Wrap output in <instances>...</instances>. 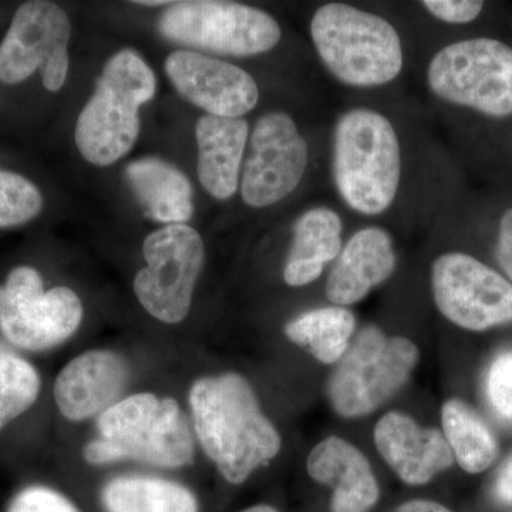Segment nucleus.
I'll return each mask as SVG.
<instances>
[{
	"label": "nucleus",
	"mask_w": 512,
	"mask_h": 512,
	"mask_svg": "<svg viewBox=\"0 0 512 512\" xmlns=\"http://www.w3.org/2000/svg\"><path fill=\"white\" fill-rule=\"evenodd\" d=\"M43 198L23 175L0 170V228L25 224L42 211Z\"/></svg>",
	"instance_id": "a878e982"
},
{
	"label": "nucleus",
	"mask_w": 512,
	"mask_h": 512,
	"mask_svg": "<svg viewBox=\"0 0 512 512\" xmlns=\"http://www.w3.org/2000/svg\"><path fill=\"white\" fill-rule=\"evenodd\" d=\"M396 262L389 232L379 227L360 229L340 251L326 281V296L336 306L355 305L392 276Z\"/></svg>",
	"instance_id": "a211bd4d"
},
{
	"label": "nucleus",
	"mask_w": 512,
	"mask_h": 512,
	"mask_svg": "<svg viewBox=\"0 0 512 512\" xmlns=\"http://www.w3.org/2000/svg\"><path fill=\"white\" fill-rule=\"evenodd\" d=\"M431 289L441 315L460 328L483 332L512 323L511 282L474 256H439L431 268Z\"/></svg>",
	"instance_id": "f8f14e48"
},
{
	"label": "nucleus",
	"mask_w": 512,
	"mask_h": 512,
	"mask_svg": "<svg viewBox=\"0 0 512 512\" xmlns=\"http://www.w3.org/2000/svg\"><path fill=\"white\" fill-rule=\"evenodd\" d=\"M402 175L399 138L393 124L375 110L346 111L333 134V177L353 211L379 215L396 198Z\"/></svg>",
	"instance_id": "7ed1b4c3"
},
{
	"label": "nucleus",
	"mask_w": 512,
	"mask_h": 512,
	"mask_svg": "<svg viewBox=\"0 0 512 512\" xmlns=\"http://www.w3.org/2000/svg\"><path fill=\"white\" fill-rule=\"evenodd\" d=\"M127 180L153 220L184 224L192 217V187L177 167L156 157L141 158L126 168Z\"/></svg>",
	"instance_id": "412c9836"
},
{
	"label": "nucleus",
	"mask_w": 512,
	"mask_h": 512,
	"mask_svg": "<svg viewBox=\"0 0 512 512\" xmlns=\"http://www.w3.org/2000/svg\"><path fill=\"white\" fill-rule=\"evenodd\" d=\"M495 494L504 503H512V458L507 466L501 470L500 476L495 484Z\"/></svg>",
	"instance_id": "7c9ffc66"
},
{
	"label": "nucleus",
	"mask_w": 512,
	"mask_h": 512,
	"mask_svg": "<svg viewBox=\"0 0 512 512\" xmlns=\"http://www.w3.org/2000/svg\"><path fill=\"white\" fill-rule=\"evenodd\" d=\"M355 315L343 306L313 309L285 325L286 338L305 348L318 362L333 365L349 349Z\"/></svg>",
	"instance_id": "5701e85b"
},
{
	"label": "nucleus",
	"mask_w": 512,
	"mask_h": 512,
	"mask_svg": "<svg viewBox=\"0 0 512 512\" xmlns=\"http://www.w3.org/2000/svg\"><path fill=\"white\" fill-rule=\"evenodd\" d=\"M198 178L217 200H228L238 190L239 171L249 136L247 120L205 114L195 127Z\"/></svg>",
	"instance_id": "6ab92c4d"
},
{
	"label": "nucleus",
	"mask_w": 512,
	"mask_h": 512,
	"mask_svg": "<svg viewBox=\"0 0 512 512\" xmlns=\"http://www.w3.org/2000/svg\"><path fill=\"white\" fill-rule=\"evenodd\" d=\"M393 512H451L443 504L431 500H412L407 501L397 507Z\"/></svg>",
	"instance_id": "2f4dec72"
},
{
	"label": "nucleus",
	"mask_w": 512,
	"mask_h": 512,
	"mask_svg": "<svg viewBox=\"0 0 512 512\" xmlns=\"http://www.w3.org/2000/svg\"><path fill=\"white\" fill-rule=\"evenodd\" d=\"M6 512H80L62 493L45 487V485H32L23 488L10 501Z\"/></svg>",
	"instance_id": "bb28decb"
},
{
	"label": "nucleus",
	"mask_w": 512,
	"mask_h": 512,
	"mask_svg": "<svg viewBox=\"0 0 512 512\" xmlns=\"http://www.w3.org/2000/svg\"><path fill=\"white\" fill-rule=\"evenodd\" d=\"M311 36L320 60L348 86H383L402 72L399 33L382 16L346 3H326L313 15Z\"/></svg>",
	"instance_id": "20e7f679"
},
{
	"label": "nucleus",
	"mask_w": 512,
	"mask_h": 512,
	"mask_svg": "<svg viewBox=\"0 0 512 512\" xmlns=\"http://www.w3.org/2000/svg\"><path fill=\"white\" fill-rule=\"evenodd\" d=\"M495 258L503 269L508 281L512 284V208L504 212L498 229L497 247Z\"/></svg>",
	"instance_id": "c756f323"
},
{
	"label": "nucleus",
	"mask_w": 512,
	"mask_h": 512,
	"mask_svg": "<svg viewBox=\"0 0 512 512\" xmlns=\"http://www.w3.org/2000/svg\"><path fill=\"white\" fill-rule=\"evenodd\" d=\"M308 161V143L292 117L284 111L265 114L251 134L242 198L255 208L285 200L301 184Z\"/></svg>",
	"instance_id": "ddd939ff"
},
{
	"label": "nucleus",
	"mask_w": 512,
	"mask_h": 512,
	"mask_svg": "<svg viewBox=\"0 0 512 512\" xmlns=\"http://www.w3.org/2000/svg\"><path fill=\"white\" fill-rule=\"evenodd\" d=\"M72 25L59 5L45 0L23 3L0 45V80L18 84L36 70L49 92H59L69 73Z\"/></svg>",
	"instance_id": "9b49d317"
},
{
	"label": "nucleus",
	"mask_w": 512,
	"mask_h": 512,
	"mask_svg": "<svg viewBox=\"0 0 512 512\" xmlns=\"http://www.w3.org/2000/svg\"><path fill=\"white\" fill-rule=\"evenodd\" d=\"M158 30L171 42L228 56L261 55L282 36L281 26L265 10L222 0L173 2Z\"/></svg>",
	"instance_id": "6e6552de"
},
{
	"label": "nucleus",
	"mask_w": 512,
	"mask_h": 512,
	"mask_svg": "<svg viewBox=\"0 0 512 512\" xmlns=\"http://www.w3.org/2000/svg\"><path fill=\"white\" fill-rule=\"evenodd\" d=\"M83 303L67 286L45 291L32 266H18L0 285V332L10 345L29 352L56 348L82 325Z\"/></svg>",
	"instance_id": "1a4fd4ad"
},
{
	"label": "nucleus",
	"mask_w": 512,
	"mask_h": 512,
	"mask_svg": "<svg viewBox=\"0 0 512 512\" xmlns=\"http://www.w3.org/2000/svg\"><path fill=\"white\" fill-rule=\"evenodd\" d=\"M239 512H279L275 507L269 504H256L252 507L245 508V510Z\"/></svg>",
	"instance_id": "473e14b6"
},
{
	"label": "nucleus",
	"mask_w": 512,
	"mask_h": 512,
	"mask_svg": "<svg viewBox=\"0 0 512 512\" xmlns=\"http://www.w3.org/2000/svg\"><path fill=\"white\" fill-rule=\"evenodd\" d=\"M153 70L133 50L111 57L76 124V146L89 163L107 167L126 156L140 133L138 110L156 94Z\"/></svg>",
	"instance_id": "39448f33"
},
{
	"label": "nucleus",
	"mask_w": 512,
	"mask_h": 512,
	"mask_svg": "<svg viewBox=\"0 0 512 512\" xmlns=\"http://www.w3.org/2000/svg\"><path fill=\"white\" fill-rule=\"evenodd\" d=\"M96 429L99 437L83 448L92 466L136 461L177 470L194 463L197 440L191 420L174 397L130 394L97 417Z\"/></svg>",
	"instance_id": "f03ea898"
},
{
	"label": "nucleus",
	"mask_w": 512,
	"mask_h": 512,
	"mask_svg": "<svg viewBox=\"0 0 512 512\" xmlns=\"http://www.w3.org/2000/svg\"><path fill=\"white\" fill-rule=\"evenodd\" d=\"M431 92L494 119L512 116V49L490 37L461 40L431 59Z\"/></svg>",
	"instance_id": "0eeeda50"
},
{
	"label": "nucleus",
	"mask_w": 512,
	"mask_h": 512,
	"mask_svg": "<svg viewBox=\"0 0 512 512\" xmlns=\"http://www.w3.org/2000/svg\"><path fill=\"white\" fill-rule=\"evenodd\" d=\"M306 470L316 483L332 488V512H369L379 501V483L369 460L345 439L330 436L316 444Z\"/></svg>",
	"instance_id": "f3484780"
},
{
	"label": "nucleus",
	"mask_w": 512,
	"mask_h": 512,
	"mask_svg": "<svg viewBox=\"0 0 512 512\" xmlns=\"http://www.w3.org/2000/svg\"><path fill=\"white\" fill-rule=\"evenodd\" d=\"M375 444L387 466L409 485L429 484L454 464L444 434L419 426L406 413L384 414L375 427Z\"/></svg>",
	"instance_id": "dca6fc26"
},
{
	"label": "nucleus",
	"mask_w": 512,
	"mask_h": 512,
	"mask_svg": "<svg viewBox=\"0 0 512 512\" xmlns=\"http://www.w3.org/2000/svg\"><path fill=\"white\" fill-rule=\"evenodd\" d=\"M130 365L120 353L90 349L60 370L53 386L57 409L64 419L84 423L119 402L130 382Z\"/></svg>",
	"instance_id": "2eb2a0df"
},
{
	"label": "nucleus",
	"mask_w": 512,
	"mask_h": 512,
	"mask_svg": "<svg viewBox=\"0 0 512 512\" xmlns=\"http://www.w3.org/2000/svg\"><path fill=\"white\" fill-rule=\"evenodd\" d=\"M342 220L329 208L306 211L293 225L292 247L284 268L286 285L298 288L312 284L325 265L342 251Z\"/></svg>",
	"instance_id": "aec40b11"
},
{
	"label": "nucleus",
	"mask_w": 512,
	"mask_h": 512,
	"mask_svg": "<svg viewBox=\"0 0 512 512\" xmlns=\"http://www.w3.org/2000/svg\"><path fill=\"white\" fill-rule=\"evenodd\" d=\"M419 348L403 336L367 326L353 340L329 380L330 404L343 419L375 412L407 383L419 363Z\"/></svg>",
	"instance_id": "423d86ee"
},
{
	"label": "nucleus",
	"mask_w": 512,
	"mask_h": 512,
	"mask_svg": "<svg viewBox=\"0 0 512 512\" xmlns=\"http://www.w3.org/2000/svg\"><path fill=\"white\" fill-rule=\"evenodd\" d=\"M487 396L498 416L512 421V352L494 360L487 375Z\"/></svg>",
	"instance_id": "cd10ccee"
},
{
	"label": "nucleus",
	"mask_w": 512,
	"mask_h": 512,
	"mask_svg": "<svg viewBox=\"0 0 512 512\" xmlns=\"http://www.w3.org/2000/svg\"><path fill=\"white\" fill-rule=\"evenodd\" d=\"M143 255L146 266L133 284L138 302L154 319L178 325L191 311L205 261L204 241L190 225H165L148 235Z\"/></svg>",
	"instance_id": "9d476101"
},
{
	"label": "nucleus",
	"mask_w": 512,
	"mask_h": 512,
	"mask_svg": "<svg viewBox=\"0 0 512 512\" xmlns=\"http://www.w3.org/2000/svg\"><path fill=\"white\" fill-rule=\"evenodd\" d=\"M165 73L184 99L211 116L241 119L258 104L254 77L235 64L178 50L165 60Z\"/></svg>",
	"instance_id": "4468645a"
},
{
	"label": "nucleus",
	"mask_w": 512,
	"mask_h": 512,
	"mask_svg": "<svg viewBox=\"0 0 512 512\" xmlns=\"http://www.w3.org/2000/svg\"><path fill=\"white\" fill-rule=\"evenodd\" d=\"M40 389L36 367L0 342V430L32 409Z\"/></svg>",
	"instance_id": "393cba45"
},
{
	"label": "nucleus",
	"mask_w": 512,
	"mask_h": 512,
	"mask_svg": "<svg viewBox=\"0 0 512 512\" xmlns=\"http://www.w3.org/2000/svg\"><path fill=\"white\" fill-rule=\"evenodd\" d=\"M101 503L107 512H198L197 497L190 488L148 476L111 478L101 490Z\"/></svg>",
	"instance_id": "4be33fe9"
},
{
	"label": "nucleus",
	"mask_w": 512,
	"mask_h": 512,
	"mask_svg": "<svg viewBox=\"0 0 512 512\" xmlns=\"http://www.w3.org/2000/svg\"><path fill=\"white\" fill-rule=\"evenodd\" d=\"M424 6L434 18L453 25L473 22L481 15L484 2L478 0H424Z\"/></svg>",
	"instance_id": "c85d7f7f"
},
{
	"label": "nucleus",
	"mask_w": 512,
	"mask_h": 512,
	"mask_svg": "<svg viewBox=\"0 0 512 512\" xmlns=\"http://www.w3.org/2000/svg\"><path fill=\"white\" fill-rule=\"evenodd\" d=\"M173 2H137V5L144 6H161V5H171Z\"/></svg>",
	"instance_id": "72a5a7b5"
},
{
	"label": "nucleus",
	"mask_w": 512,
	"mask_h": 512,
	"mask_svg": "<svg viewBox=\"0 0 512 512\" xmlns=\"http://www.w3.org/2000/svg\"><path fill=\"white\" fill-rule=\"evenodd\" d=\"M441 424L448 447L464 471L483 473L498 456L493 431L473 407L460 399H450L441 409Z\"/></svg>",
	"instance_id": "b1692460"
},
{
	"label": "nucleus",
	"mask_w": 512,
	"mask_h": 512,
	"mask_svg": "<svg viewBox=\"0 0 512 512\" xmlns=\"http://www.w3.org/2000/svg\"><path fill=\"white\" fill-rule=\"evenodd\" d=\"M195 440L227 483L241 485L278 456L282 437L239 373L202 376L188 392Z\"/></svg>",
	"instance_id": "f257e3e1"
}]
</instances>
